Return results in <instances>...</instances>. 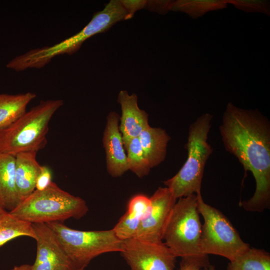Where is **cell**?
I'll use <instances>...</instances> for the list:
<instances>
[{
	"mask_svg": "<svg viewBox=\"0 0 270 270\" xmlns=\"http://www.w3.org/2000/svg\"><path fill=\"white\" fill-rule=\"evenodd\" d=\"M224 147L255 180L253 196L241 206L262 212L270 201V123L258 110H246L229 102L219 126Z\"/></svg>",
	"mask_w": 270,
	"mask_h": 270,
	"instance_id": "obj_1",
	"label": "cell"
},
{
	"mask_svg": "<svg viewBox=\"0 0 270 270\" xmlns=\"http://www.w3.org/2000/svg\"><path fill=\"white\" fill-rule=\"evenodd\" d=\"M63 104L61 99L42 100L0 130V153L15 156L22 152H38L44 148L50 122Z\"/></svg>",
	"mask_w": 270,
	"mask_h": 270,
	"instance_id": "obj_2",
	"label": "cell"
},
{
	"mask_svg": "<svg viewBox=\"0 0 270 270\" xmlns=\"http://www.w3.org/2000/svg\"><path fill=\"white\" fill-rule=\"evenodd\" d=\"M86 202L62 190L55 182L42 190H35L9 212L16 217L30 224L62 222L78 220L88 212Z\"/></svg>",
	"mask_w": 270,
	"mask_h": 270,
	"instance_id": "obj_3",
	"label": "cell"
},
{
	"mask_svg": "<svg viewBox=\"0 0 270 270\" xmlns=\"http://www.w3.org/2000/svg\"><path fill=\"white\" fill-rule=\"evenodd\" d=\"M212 117L204 114L191 124L186 144V160L174 176L164 182L176 200L201 192L204 167L213 151L208 142Z\"/></svg>",
	"mask_w": 270,
	"mask_h": 270,
	"instance_id": "obj_4",
	"label": "cell"
},
{
	"mask_svg": "<svg viewBox=\"0 0 270 270\" xmlns=\"http://www.w3.org/2000/svg\"><path fill=\"white\" fill-rule=\"evenodd\" d=\"M55 234L65 253L76 269L85 268L95 258L105 253L120 252L122 240L112 229L80 230L62 222L46 224Z\"/></svg>",
	"mask_w": 270,
	"mask_h": 270,
	"instance_id": "obj_5",
	"label": "cell"
},
{
	"mask_svg": "<svg viewBox=\"0 0 270 270\" xmlns=\"http://www.w3.org/2000/svg\"><path fill=\"white\" fill-rule=\"evenodd\" d=\"M202 228L198 196L192 194L176 200L163 240L176 258L204 255L200 248Z\"/></svg>",
	"mask_w": 270,
	"mask_h": 270,
	"instance_id": "obj_6",
	"label": "cell"
},
{
	"mask_svg": "<svg viewBox=\"0 0 270 270\" xmlns=\"http://www.w3.org/2000/svg\"><path fill=\"white\" fill-rule=\"evenodd\" d=\"M198 210L204 220L200 240L202 254L224 257L230 262L250 246L244 242L229 220L219 210L206 204L201 192L196 194Z\"/></svg>",
	"mask_w": 270,
	"mask_h": 270,
	"instance_id": "obj_7",
	"label": "cell"
},
{
	"mask_svg": "<svg viewBox=\"0 0 270 270\" xmlns=\"http://www.w3.org/2000/svg\"><path fill=\"white\" fill-rule=\"evenodd\" d=\"M108 29V24L106 18L100 14H96L90 22L74 35L52 46L29 50L12 59L6 66L16 72L42 68L56 56L74 54L85 40Z\"/></svg>",
	"mask_w": 270,
	"mask_h": 270,
	"instance_id": "obj_8",
	"label": "cell"
},
{
	"mask_svg": "<svg viewBox=\"0 0 270 270\" xmlns=\"http://www.w3.org/2000/svg\"><path fill=\"white\" fill-rule=\"evenodd\" d=\"M131 270H174L176 257L163 242L132 238L122 240L120 252Z\"/></svg>",
	"mask_w": 270,
	"mask_h": 270,
	"instance_id": "obj_9",
	"label": "cell"
},
{
	"mask_svg": "<svg viewBox=\"0 0 270 270\" xmlns=\"http://www.w3.org/2000/svg\"><path fill=\"white\" fill-rule=\"evenodd\" d=\"M150 198L151 209L142 220L134 238L140 240L162 242L164 232L174 206L176 202L167 187H159Z\"/></svg>",
	"mask_w": 270,
	"mask_h": 270,
	"instance_id": "obj_10",
	"label": "cell"
},
{
	"mask_svg": "<svg viewBox=\"0 0 270 270\" xmlns=\"http://www.w3.org/2000/svg\"><path fill=\"white\" fill-rule=\"evenodd\" d=\"M36 234V254L31 270H76L55 234L46 224H32Z\"/></svg>",
	"mask_w": 270,
	"mask_h": 270,
	"instance_id": "obj_11",
	"label": "cell"
},
{
	"mask_svg": "<svg viewBox=\"0 0 270 270\" xmlns=\"http://www.w3.org/2000/svg\"><path fill=\"white\" fill-rule=\"evenodd\" d=\"M118 114L110 112L106 118L102 142L106 154V168L113 177H118L129 170L122 134Z\"/></svg>",
	"mask_w": 270,
	"mask_h": 270,
	"instance_id": "obj_12",
	"label": "cell"
},
{
	"mask_svg": "<svg viewBox=\"0 0 270 270\" xmlns=\"http://www.w3.org/2000/svg\"><path fill=\"white\" fill-rule=\"evenodd\" d=\"M118 102L122 110L119 128L124 143L138 137L144 130L150 126L148 114L139 108L138 97L134 94L130 95L126 90H121L118 95Z\"/></svg>",
	"mask_w": 270,
	"mask_h": 270,
	"instance_id": "obj_13",
	"label": "cell"
},
{
	"mask_svg": "<svg viewBox=\"0 0 270 270\" xmlns=\"http://www.w3.org/2000/svg\"><path fill=\"white\" fill-rule=\"evenodd\" d=\"M36 152H26L15 156V182L20 202L36 190V180L41 166L36 160Z\"/></svg>",
	"mask_w": 270,
	"mask_h": 270,
	"instance_id": "obj_14",
	"label": "cell"
},
{
	"mask_svg": "<svg viewBox=\"0 0 270 270\" xmlns=\"http://www.w3.org/2000/svg\"><path fill=\"white\" fill-rule=\"evenodd\" d=\"M138 138L151 168L158 166L164 160L167 145L170 139L166 130L150 126L144 130Z\"/></svg>",
	"mask_w": 270,
	"mask_h": 270,
	"instance_id": "obj_15",
	"label": "cell"
},
{
	"mask_svg": "<svg viewBox=\"0 0 270 270\" xmlns=\"http://www.w3.org/2000/svg\"><path fill=\"white\" fill-rule=\"evenodd\" d=\"M15 156L0 153V192L10 212L20 202L15 182Z\"/></svg>",
	"mask_w": 270,
	"mask_h": 270,
	"instance_id": "obj_16",
	"label": "cell"
},
{
	"mask_svg": "<svg viewBox=\"0 0 270 270\" xmlns=\"http://www.w3.org/2000/svg\"><path fill=\"white\" fill-rule=\"evenodd\" d=\"M36 94L27 92L18 94H0V130L7 127L22 116Z\"/></svg>",
	"mask_w": 270,
	"mask_h": 270,
	"instance_id": "obj_17",
	"label": "cell"
},
{
	"mask_svg": "<svg viewBox=\"0 0 270 270\" xmlns=\"http://www.w3.org/2000/svg\"><path fill=\"white\" fill-rule=\"evenodd\" d=\"M20 236L34 240L36 234L32 224L22 220L6 211L0 216V247Z\"/></svg>",
	"mask_w": 270,
	"mask_h": 270,
	"instance_id": "obj_18",
	"label": "cell"
},
{
	"mask_svg": "<svg viewBox=\"0 0 270 270\" xmlns=\"http://www.w3.org/2000/svg\"><path fill=\"white\" fill-rule=\"evenodd\" d=\"M227 270H270V254L262 250L250 248L230 262Z\"/></svg>",
	"mask_w": 270,
	"mask_h": 270,
	"instance_id": "obj_19",
	"label": "cell"
},
{
	"mask_svg": "<svg viewBox=\"0 0 270 270\" xmlns=\"http://www.w3.org/2000/svg\"><path fill=\"white\" fill-rule=\"evenodd\" d=\"M227 6L226 0H177L172 4L170 10L184 12L196 19L208 12L222 10Z\"/></svg>",
	"mask_w": 270,
	"mask_h": 270,
	"instance_id": "obj_20",
	"label": "cell"
},
{
	"mask_svg": "<svg viewBox=\"0 0 270 270\" xmlns=\"http://www.w3.org/2000/svg\"><path fill=\"white\" fill-rule=\"evenodd\" d=\"M123 144L127 151L126 158L129 170L140 178L148 175L151 167L138 138H132Z\"/></svg>",
	"mask_w": 270,
	"mask_h": 270,
	"instance_id": "obj_21",
	"label": "cell"
},
{
	"mask_svg": "<svg viewBox=\"0 0 270 270\" xmlns=\"http://www.w3.org/2000/svg\"><path fill=\"white\" fill-rule=\"evenodd\" d=\"M140 222L139 218L126 210L112 230L119 239L125 240L136 236Z\"/></svg>",
	"mask_w": 270,
	"mask_h": 270,
	"instance_id": "obj_22",
	"label": "cell"
},
{
	"mask_svg": "<svg viewBox=\"0 0 270 270\" xmlns=\"http://www.w3.org/2000/svg\"><path fill=\"white\" fill-rule=\"evenodd\" d=\"M227 4L246 12H260L270 16V1L268 0H226Z\"/></svg>",
	"mask_w": 270,
	"mask_h": 270,
	"instance_id": "obj_23",
	"label": "cell"
},
{
	"mask_svg": "<svg viewBox=\"0 0 270 270\" xmlns=\"http://www.w3.org/2000/svg\"><path fill=\"white\" fill-rule=\"evenodd\" d=\"M151 206L150 198L139 194L130 198L126 210L134 214L142 222L149 214Z\"/></svg>",
	"mask_w": 270,
	"mask_h": 270,
	"instance_id": "obj_24",
	"label": "cell"
},
{
	"mask_svg": "<svg viewBox=\"0 0 270 270\" xmlns=\"http://www.w3.org/2000/svg\"><path fill=\"white\" fill-rule=\"evenodd\" d=\"M180 270H206L210 266L208 256H191L181 258Z\"/></svg>",
	"mask_w": 270,
	"mask_h": 270,
	"instance_id": "obj_25",
	"label": "cell"
},
{
	"mask_svg": "<svg viewBox=\"0 0 270 270\" xmlns=\"http://www.w3.org/2000/svg\"><path fill=\"white\" fill-rule=\"evenodd\" d=\"M52 173L50 169L46 166H41L40 171L38 176L36 190H42L48 187L52 182Z\"/></svg>",
	"mask_w": 270,
	"mask_h": 270,
	"instance_id": "obj_26",
	"label": "cell"
},
{
	"mask_svg": "<svg viewBox=\"0 0 270 270\" xmlns=\"http://www.w3.org/2000/svg\"><path fill=\"white\" fill-rule=\"evenodd\" d=\"M174 0H146L145 8L157 12L160 14H166L170 10V8Z\"/></svg>",
	"mask_w": 270,
	"mask_h": 270,
	"instance_id": "obj_27",
	"label": "cell"
},
{
	"mask_svg": "<svg viewBox=\"0 0 270 270\" xmlns=\"http://www.w3.org/2000/svg\"><path fill=\"white\" fill-rule=\"evenodd\" d=\"M124 7L128 12V20L132 18L136 12L145 8L146 0H120Z\"/></svg>",
	"mask_w": 270,
	"mask_h": 270,
	"instance_id": "obj_28",
	"label": "cell"
},
{
	"mask_svg": "<svg viewBox=\"0 0 270 270\" xmlns=\"http://www.w3.org/2000/svg\"><path fill=\"white\" fill-rule=\"evenodd\" d=\"M10 270H31V265L22 264L20 266H16Z\"/></svg>",
	"mask_w": 270,
	"mask_h": 270,
	"instance_id": "obj_29",
	"label": "cell"
},
{
	"mask_svg": "<svg viewBox=\"0 0 270 270\" xmlns=\"http://www.w3.org/2000/svg\"><path fill=\"white\" fill-rule=\"evenodd\" d=\"M6 204L0 192V216L6 212Z\"/></svg>",
	"mask_w": 270,
	"mask_h": 270,
	"instance_id": "obj_30",
	"label": "cell"
},
{
	"mask_svg": "<svg viewBox=\"0 0 270 270\" xmlns=\"http://www.w3.org/2000/svg\"><path fill=\"white\" fill-rule=\"evenodd\" d=\"M212 266L210 265L206 270H212Z\"/></svg>",
	"mask_w": 270,
	"mask_h": 270,
	"instance_id": "obj_31",
	"label": "cell"
},
{
	"mask_svg": "<svg viewBox=\"0 0 270 270\" xmlns=\"http://www.w3.org/2000/svg\"><path fill=\"white\" fill-rule=\"evenodd\" d=\"M212 270H216V269L215 268L214 266H212Z\"/></svg>",
	"mask_w": 270,
	"mask_h": 270,
	"instance_id": "obj_32",
	"label": "cell"
},
{
	"mask_svg": "<svg viewBox=\"0 0 270 270\" xmlns=\"http://www.w3.org/2000/svg\"><path fill=\"white\" fill-rule=\"evenodd\" d=\"M76 270H84V268H80V269H76Z\"/></svg>",
	"mask_w": 270,
	"mask_h": 270,
	"instance_id": "obj_33",
	"label": "cell"
},
{
	"mask_svg": "<svg viewBox=\"0 0 270 270\" xmlns=\"http://www.w3.org/2000/svg\"></svg>",
	"mask_w": 270,
	"mask_h": 270,
	"instance_id": "obj_34",
	"label": "cell"
}]
</instances>
